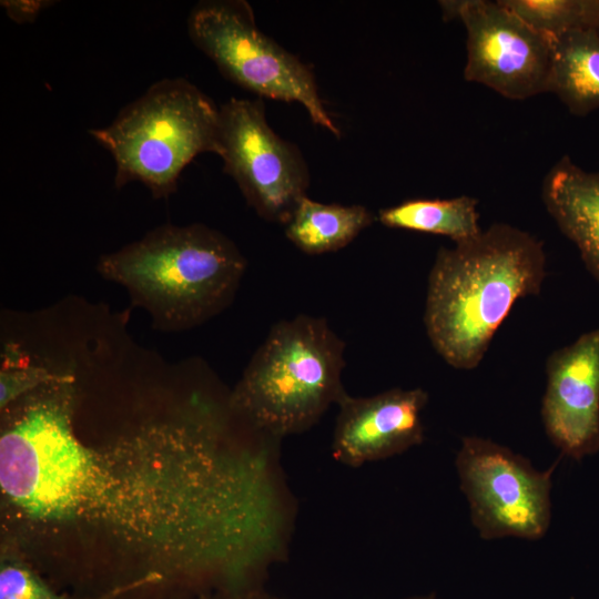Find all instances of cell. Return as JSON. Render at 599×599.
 I'll use <instances>...</instances> for the list:
<instances>
[{
    "mask_svg": "<svg viewBox=\"0 0 599 599\" xmlns=\"http://www.w3.org/2000/svg\"><path fill=\"white\" fill-rule=\"evenodd\" d=\"M73 378L18 399L0 435L8 516L31 531L102 536L143 565L151 586L248 587L282 559L295 516L280 440L238 447L225 415L192 405L98 446L72 425Z\"/></svg>",
    "mask_w": 599,
    "mask_h": 599,
    "instance_id": "6da1fadb",
    "label": "cell"
},
{
    "mask_svg": "<svg viewBox=\"0 0 599 599\" xmlns=\"http://www.w3.org/2000/svg\"><path fill=\"white\" fill-rule=\"evenodd\" d=\"M545 276L544 244L510 224L495 223L471 240L440 247L424 312L433 347L456 369L476 368L515 303L539 294Z\"/></svg>",
    "mask_w": 599,
    "mask_h": 599,
    "instance_id": "7a4b0ae2",
    "label": "cell"
},
{
    "mask_svg": "<svg viewBox=\"0 0 599 599\" xmlns=\"http://www.w3.org/2000/svg\"><path fill=\"white\" fill-rule=\"evenodd\" d=\"M245 268L236 245L203 224L155 227L98 262L99 273L122 285L164 331L187 329L222 312Z\"/></svg>",
    "mask_w": 599,
    "mask_h": 599,
    "instance_id": "3957f363",
    "label": "cell"
},
{
    "mask_svg": "<svg viewBox=\"0 0 599 599\" xmlns=\"http://www.w3.org/2000/svg\"><path fill=\"white\" fill-rule=\"evenodd\" d=\"M344 348L324 317L276 323L229 396L231 407L280 439L308 430L346 393Z\"/></svg>",
    "mask_w": 599,
    "mask_h": 599,
    "instance_id": "277c9868",
    "label": "cell"
},
{
    "mask_svg": "<svg viewBox=\"0 0 599 599\" xmlns=\"http://www.w3.org/2000/svg\"><path fill=\"white\" fill-rule=\"evenodd\" d=\"M89 133L113 156L116 187L140 182L155 199L176 191L196 155H221L220 108L184 78L153 83L111 124Z\"/></svg>",
    "mask_w": 599,
    "mask_h": 599,
    "instance_id": "5b68a950",
    "label": "cell"
},
{
    "mask_svg": "<svg viewBox=\"0 0 599 599\" xmlns=\"http://www.w3.org/2000/svg\"><path fill=\"white\" fill-rule=\"evenodd\" d=\"M187 32L227 80L261 98L302 104L315 124L339 136L312 68L257 28L248 2L201 1L190 12Z\"/></svg>",
    "mask_w": 599,
    "mask_h": 599,
    "instance_id": "8992f818",
    "label": "cell"
},
{
    "mask_svg": "<svg viewBox=\"0 0 599 599\" xmlns=\"http://www.w3.org/2000/svg\"><path fill=\"white\" fill-rule=\"evenodd\" d=\"M557 464L538 470L508 447L483 437H464L456 469L479 536L486 540L542 538L551 520Z\"/></svg>",
    "mask_w": 599,
    "mask_h": 599,
    "instance_id": "52a82bcc",
    "label": "cell"
},
{
    "mask_svg": "<svg viewBox=\"0 0 599 599\" xmlns=\"http://www.w3.org/2000/svg\"><path fill=\"white\" fill-rule=\"evenodd\" d=\"M220 143L224 172L247 203L285 225L306 196L308 170L297 146L271 129L260 98H231L220 106Z\"/></svg>",
    "mask_w": 599,
    "mask_h": 599,
    "instance_id": "ba28073f",
    "label": "cell"
},
{
    "mask_svg": "<svg viewBox=\"0 0 599 599\" xmlns=\"http://www.w3.org/2000/svg\"><path fill=\"white\" fill-rule=\"evenodd\" d=\"M446 21L466 30L464 78L504 98L526 100L548 93L552 41L534 30L500 0L439 1Z\"/></svg>",
    "mask_w": 599,
    "mask_h": 599,
    "instance_id": "9c48e42d",
    "label": "cell"
},
{
    "mask_svg": "<svg viewBox=\"0 0 599 599\" xmlns=\"http://www.w3.org/2000/svg\"><path fill=\"white\" fill-rule=\"evenodd\" d=\"M541 419L561 455L576 460L599 451V328L581 334L546 363Z\"/></svg>",
    "mask_w": 599,
    "mask_h": 599,
    "instance_id": "30bf717a",
    "label": "cell"
},
{
    "mask_svg": "<svg viewBox=\"0 0 599 599\" xmlns=\"http://www.w3.org/2000/svg\"><path fill=\"white\" fill-rule=\"evenodd\" d=\"M422 388H392L368 397L345 393L338 400L332 455L349 467L402 454L424 440Z\"/></svg>",
    "mask_w": 599,
    "mask_h": 599,
    "instance_id": "8fae6325",
    "label": "cell"
},
{
    "mask_svg": "<svg viewBox=\"0 0 599 599\" xmlns=\"http://www.w3.org/2000/svg\"><path fill=\"white\" fill-rule=\"evenodd\" d=\"M541 197L560 232L573 243L599 283V172L562 156L546 174Z\"/></svg>",
    "mask_w": 599,
    "mask_h": 599,
    "instance_id": "7c38bea8",
    "label": "cell"
},
{
    "mask_svg": "<svg viewBox=\"0 0 599 599\" xmlns=\"http://www.w3.org/2000/svg\"><path fill=\"white\" fill-rule=\"evenodd\" d=\"M548 93L578 116L599 110V33L579 30L552 41Z\"/></svg>",
    "mask_w": 599,
    "mask_h": 599,
    "instance_id": "4fadbf2b",
    "label": "cell"
},
{
    "mask_svg": "<svg viewBox=\"0 0 599 599\" xmlns=\"http://www.w3.org/2000/svg\"><path fill=\"white\" fill-rule=\"evenodd\" d=\"M374 220L363 205L323 204L305 196L285 224V235L302 252L318 255L345 247Z\"/></svg>",
    "mask_w": 599,
    "mask_h": 599,
    "instance_id": "5bb4252c",
    "label": "cell"
},
{
    "mask_svg": "<svg viewBox=\"0 0 599 599\" xmlns=\"http://www.w3.org/2000/svg\"><path fill=\"white\" fill-rule=\"evenodd\" d=\"M477 206V199L468 195L412 199L380 210L378 220L387 227L443 235L459 243L483 231Z\"/></svg>",
    "mask_w": 599,
    "mask_h": 599,
    "instance_id": "9a60e30c",
    "label": "cell"
},
{
    "mask_svg": "<svg viewBox=\"0 0 599 599\" xmlns=\"http://www.w3.org/2000/svg\"><path fill=\"white\" fill-rule=\"evenodd\" d=\"M534 30L554 41L599 28V0H500Z\"/></svg>",
    "mask_w": 599,
    "mask_h": 599,
    "instance_id": "2e32d148",
    "label": "cell"
},
{
    "mask_svg": "<svg viewBox=\"0 0 599 599\" xmlns=\"http://www.w3.org/2000/svg\"><path fill=\"white\" fill-rule=\"evenodd\" d=\"M113 591L99 597L75 598L55 591L21 557L2 550L0 562V599H118Z\"/></svg>",
    "mask_w": 599,
    "mask_h": 599,
    "instance_id": "e0dca14e",
    "label": "cell"
},
{
    "mask_svg": "<svg viewBox=\"0 0 599 599\" xmlns=\"http://www.w3.org/2000/svg\"><path fill=\"white\" fill-rule=\"evenodd\" d=\"M0 370V407L6 409L29 393L57 382L69 378L49 369L22 361V354L11 347L3 354Z\"/></svg>",
    "mask_w": 599,
    "mask_h": 599,
    "instance_id": "ac0fdd59",
    "label": "cell"
},
{
    "mask_svg": "<svg viewBox=\"0 0 599 599\" xmlns=\"http://www.w3.org/2000/svg\"><path fill=\"white\" fill-rule=\"evenodd\" d=\"M50 3V1L42 0L1 1L7 14L18 23L33 21Z\"/></svg>",
    "mask_w": 599,
    "mask_h": 599,
    "instance_id": "d6986e66",
    "label": "cell"
},
{
    "mask_svg": "<svg viewBox=\"0 0 599 599\" xmlns=\"http://www.w3.org/2000/svg\"><path fill=\"white\" fill-rule=\"evenodd\" d=\"M406 599H438V598L434 595H427V596H414Z\"/></svg>",
    "mask_w": 599,
    "mask_h": 599,
    "instance_id": "ffe728a7",
    "label": "cell"
},
{
    "mask_svg": "<svg viewBox=\"0 0 599 599\" xmlns=\"http://www.w3.org/2000/svg\"><path fill=\"white\" fill-rule=\"evenodd\" d=\"M598 33H599V28L597 29Z\"/></svg>",
    "mask_w": 599,
    "mask_h": 599,
    "instance_id": "44dd1931",
    "label": "cell"
}]
</instances>
